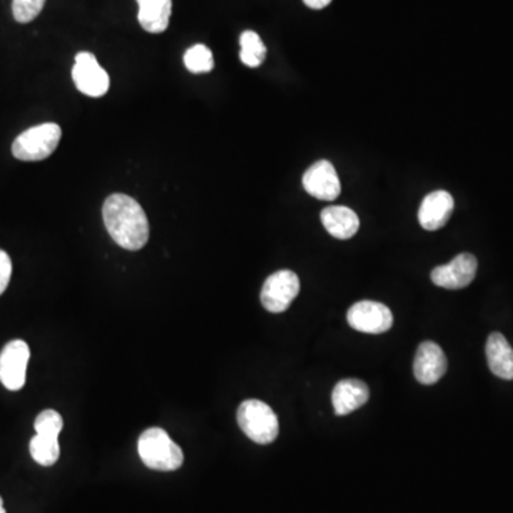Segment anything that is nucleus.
<instances>
[{
    "instance_id": "1",
    "label": "nucleus",
    "mask_w": 513,
    "mask_h": 513,
    "mask_svg": "<svg viewBox=\"0 0 513 513\" xmlns=\"http://www.w3.org/2000/svg\"><path fill=\"white\" fill-rule=\"evenodd\" d=\"M103 220L114 243L126 250H141L150 228L143 207L126 194H111L103 206Z\"/></svg>"
},
{
    "instance_id": "2",
    "label": "nucleus",
    "mask_w": 513,
    "mask_h": 513,
    "mask_svg": "<svg viewBox=\"0 0 513 513\" xmlns=\"http://www.w3.org/2000/svg\"><path fill=\"white\" fill-rule=\"evenodd\" d=\"M139 455L147 468L161 472L177 470L184 462L183 450L161 428H150L141 433Z\"/></svg>"
},
{
    "instance_id": "3",
    "label": "nucleus",
    "mask_w": 513,
    "mask_h": 513,
    "mask_svg": "<svg viewBox=\"0 0 513 513\" xmlns=\"http://www.w3.org/2000/svg\"><path fill=\"white\" fill-rule=\"evenodd\" d=\"M237 421L247 437L260 445L274 442L280 432L277 415L263 401H244L237 411Z\"/></svg>"
},
{
    "instance_id": "4",
    "label": "nucleus",
    "mask_w": 513,
    "mask_h": 513,
    "mask_svg": "<svg viewBox=\"0 0 513 513\" xmlns=\"http://www.w3.org/2000/svg\"><path fill=\"white\" fill-rule=\"evenodd\" d=\"M62 129L56 123L31 127L16 137L12 153L17 160L41 161L52 156L61 143Z\"/></svg>"
},
{
    "instance_id": "5",
    "label": "nucleus",
    "mask_w": 513,
    "mask_h": 513,
    "mask_svg": "<svg viewBox=\"0 0 513 513\" xmlns=\"http://www.w3.org/2000/svg\"><path fill=\"white\" fill-rule=\"evenodd\" d=\"M300 293V278L290 270L271 274L261 290V304L270 313L287 311Z\"/></svg>"
},
{
    "instance_id": "6",
    "label": "nucleus",
    "mask_w": 513,
    "mask_h": 513,
    "mask_svg": "<svg viewBox=\"0 0 513 513\" xmlns=\"http://www.w3.org/2000/svg\"><path fill=\"white\" fill-rule=\"evenodd\" d=\"M31 350L24 341L14 340L0 353V382L9 391H19L26 383Z\"/></svg>"
},
{
    "instance_id": "7",
    "label": "nucleus",
    "mask_w": 513,
    "mask_h": 513,
    "mask_svg": "<svg viewBox=\"0 0 513 513\" xmlns=\"http://www.w3.org/2000/svg\"><path fill=\"white\" fill-rule=\"evenodd\" d=\"M72 76L77 91L91 97H102L111 87V79L103 67L97 62L96 56L89 52L76 54Z\"/></svg>"
},
{
    "instance_id": "8",
    "label": "nucleus",
    "mask_w": 513,
    "mask_h": 513,
    "mask_svg": "<svg viewBox=\"0 0 513 513\" xmlns=\"http://www.w3.org/2000/svg\"><path fill=\"white\" fill-rule=\"evenodd\" d=\"M347 321L353 330L365 334H383L393 325V315L387 305L375 301H360L348 310Z\"/></svg>"
},
{
    "instance_id": "9",
    "label": "nucleus",
    "mask_w": 513,
    "mask_h": 513,
    "mask_svg": "<svg viewBox=\"0 0 513 513\" xmlns=\"http://www.w3.org/2000/svg\"><path fill=\"white\" fill-rule=\"evenodd\" d=\"M477 271L478 260L475 256L463 253L455 256L450 264L435 268L431 273V280L440 288L462 290L475 280Z\"/></svg>"
},
{
    "instance_id": "10",
    "label": "nucleus",
    "mask_w": 513,
    "mask_h": 513,
    "mask_svg": "<svg viewBox=\"0 0 513 513\" xmlns=\"http://www.w3.org/2000/svg\"><path fill=\"white\" fill-rule=\"evenodd\" d=\"M303 186L310 196L323 201H334L341 193L340 177L328 160L313 164L304 174Z\"/></svg>"
},
{
    "instance_id": "11",
    "label": "nucleus",
    "mask_w": 513,
    "mask_h": 513,
    "mask_svg": "<svg viewBox=\"0 0 513 513\" xmlns=\"http://www.w3.org/2000/svg\"><path fill=\"white\" fill-rule=\"evenodd\" d=\"M447 370L448 360L442 348L432 341L421 344L413 361V373L418 382L433 385L445 375Z\"/></svg>"
},
{
    "instance_id": "12",
    "label": "nucleus",
    "mask_w": 513,
    "mask_h": 513,
    "mask_svg": "<svg viewBox=\"0 0 513 513\" xmlns=\"http://www.w3.org/2000/svg\"><path fill=\"white\" fill-rule=\"evenodd\" d=\"M455 201L448 191L440 190L428 194L421 203L418 220L428 231H437L450 221Z\"/></svg>"
},
{
    "instance_id": "13",
    "label": "nucleus",
    "mask_w": 513,
    "mask_h": 513,
    "mask_svg": "<svg viewBox=\"0 0 513 513\" xmlns=\"http://www.w3.org/2000/svg\"><path fill=\"white\" fill-rule=\"evenodd\" d=\"M334 412L344 417L353 411L360 410L370 400V388L367 383L355 378L340 381L333 391Z\"/></svg>"
},
{
    "instance_id": "14",
    "label": "nucleus",
    "mask_w": 513,
    "mask_h": 513,
    "mask_svg": "<svg viewBox=\"0 0 513 513\" xmlns=\"http://www.w3.org/2000/svg\"><path fill=\"white\" fill-rule=\"evenodd\" d=\"M321 221L325 230L338 240H350L360 228L357 213L348 207L331 206L324 208Z\"/></svg>"
},
{
    "instance_id": "15",
    "label": "nucleus",
    "mask_w": 513,
    "mask_h": 513,
    "mask_svg": "<svg viewBox=\"0 0 513 513\" xmlns=\"http://www.w3.org/2000/svg\"><path fill=\"white\" fill-rule=\"evenodd\" d=\"M485 351L492 373L502 380H513V348L507 338L500 333L490 334Z\"/></svg>"
},
{
    "instance_id": "16",
    "label": "nucleus",
    "mask_w": 513,
    "mask_h": 513,
    "mask_svg": "<svg viewBox=\"0 0 513 513\" xmlns=\"http://www.w3.org/2000/svg\"><path fill=\"white\" fill-rule=\"evenodd\" d=\"M139 4V24L149 34H163L170 24L171 0H136Z\"/></svg>"
},
{
    "instance_id": "17",
    "label": "nucleus",
    "mask_w": 513,
    "mask_h": 513,
    "mask_svg": "<svg viewBox=\"0 0 513 513\" xmlns=\"http://www.w3.org/2000/svg\"><path fill=\"white\" fill-rule=\"evenodd\" d=\"M29 450H31L32 458L42 467H52L61 457L59 438L46 437V435L36 433L32 438Z\"/></svg>"
},
{
    "instance_id": "18",
    "label": "nucleus",
    "mask_w": 513,
    "mask_h": 513,
    "mask_svg": "<svg viewBox=\"0 0 513 513\" xmlns=\"http://www.w3.org/2000/svg\"><path fill=\"white\" fill-rule=\"evenodd\" d=\"M240 59L246 66L258 67L266 61L267 47L256 32H243L240 36Z\"/></svg>"
},
{
    "instance_id": "19",
    "label": "nucleus",
    "mask_w": 513,
    "mask_h": 513,
    "mask_svg": "<svg viewBox=\"0 0 513 513\" xmlns=\"http://www.w3.org/2000/svg\"><path fill=\"white\" fill-rule=\"evenodd\" d=\"M184 64L191 73H208L214 67L213 53L204 44H194L184 53Z\"/></svg>"
},
{
    "instance_id": "20",
    "label": "nucleus",
    "mask_w": 513,
    "mask_h": 513,
    "mask_svg": "<svg viewBox=\"0 0 513 513\" xmlns=\"http://www.w3.org/2000/svg\"><path fill=\"white\" fill-rule=\"evenodd\" d=\"M62 430H63V418L56 411H44L37 415L36 421H34V431L39 435L59 438Z\"/></svg>"
},
{
    "instance_id": "21",
    "label": "nucleus",
    "mask_w": 513,
    "mask_h": 513,
    "mask_svg": "<svg viewBox=\"0 0 513 513\" xmlns=\"http://www.w3.org/2000/svg\"><path fill=\"white\" fill-rule=\"evenodd\" d=\"M46 0H14L12 12H14L15 21L19 24H29L34 21L42 9H44Z\"/></svg>"
},
{
    "instance_id": "22",
    "label": "nucleus",
    "mask_w": 513,
    "mask_h": 513,
    "mask_svg": "<svg viewBox=\"0 0 513 513\" xmlns=\"http://www.w3.org/2000/svg\"><path fill=\"white\" fill-rule=\"evenodd\" d=\"M12 260L6 251L0 250V295L6 291L11 283Z\"/></svg>"
},
{
    "instance_id": "23",
    "label": "nucleus",
    "mask_w": 513,
    "mask_h": 513,
    "mask_svg": "<svg viewBox=\"0 0 513 513\" xmlns=\"http://www.w3.org/2000/svg\"><path fill=\"white\" fill-rule=\"evenodd\" d=\"M303 2L307 5L310 9H314V11H321L324 7H327L333 0H303Z\"/></svg>"
},
{
    "instance_id": "24",
    "label": "nucleus",
    "mask_w": 513,
    "mask_h": 513,
    "mask_svg": "<svg viewBox=\"0 0 513 513\" xmlns=\"http://www.w3.org/2000/svg\"><path fill=\"white\" fill-rule=\"evenodd\" d=\"M0 513H6L4 507V499H2V498H0Z\"/></svg>"
}]
</instances>
